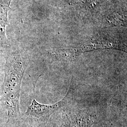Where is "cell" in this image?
<instances>
[{
    "label": "cell",
    "mask_w": 127,
    "mask_h": 127,
    "mask_svg": "<svg viewBox=\"0 0 127 127\" xmlns=\"http://www.w3.org/2000/svg\"><path fill=\"white\" fill-rule=\"evenodd\" d=\"M8 50L5 56L4 77L0 98L7 114L5 126L17 127L21 115L19 106L21 85L29 61L18 49L10 47Z\"/></svg>",
    "instance_id": "1"
},
{
    "label": "cell",
    "mask_w": 127,
    "mask_h": 127,
    "mask_svg": "<svg viewBox=\"0 0 127 127\" xmlns=\"http://www.w3.org/2000/svg\"><path fill=\"white\" fill-rule=\"evenodd\" d=\"M33 97L26 112L21 115L17 127H46L51 117L59 109L68 104L72 99L71 85L65 95L58 102L52 104H41L35 99V86Z\"/></svg>",
    "instance_id": "2"
},
{
    "label": "cell",
    "mask_w": 127,
    "mask_h": 127,
    "mask_svg": "<svg viewBox=\"0 0 127 127\" xmlns=\"http://www.w3.org/2000/svg\"><path fill=\"white\" fill-rule=\"evenodd\" d=\"M71 103L53 114L46 127H91L99 121L94 110Z\"/></svg>",
    "instance_id": "3"
},
{
    "label": "cell",
    "mask_w": 127,
    "mask_h": 127,
    "mask_svg": "<svg viewBox=\"0 0 127 127\" xmlns=\"http://www.w3.org/2000/svg\"><path fill=\"white\" fill-rule=\"evenodd\" d=\"M104 49H116L125 51L126 47L121 44L118 41L98 38L75 47L53 50L50 52V54L59 59L69 60L76 59L85 52Z\"/></svg>",
    "instance_id": "4"
},
{
    "label": "cell",
    "mask_w": 127,
    "mask_h": 127,
    "mask_svg": "<svg viewBox=\"0 0 127 127\" xmlns=\"http://www.w3.org/2000/svg\"><path fill=\"white\" fill-rule=\"evenodd\" d=\"M12 0H0V40L3 45H9L6 34V27L9 25L8 13Z\"/></svg>",
    "instance_id": "5"
},
{
    "label": "cell",
    "mask_w": 127,
    "mask_h": 127,
    "mask_svg": "<svg viewBox=\"0 0 127 127\" xmlns=\"http://www.w3.org/2000/svg\"><path fill=\"white\" fill-rule=\"evenodd\" d=\"M91 127H127L126 125L123 126L120 123L113 121H101L99 120L95 123Z\"/></svg>",
    "instance_id": "6"
},
{
    "label": "cell",
    "mask_w": 127,
    "mask_h": 127,
    "mask_svg": "<svg viewBox=\"0 0 127 127\" xmlns=\"http://www.w3.org/2000/svg\"><path fill=\"white\" fill-rule=\"evenodd\" d=\"M4 113H5V110L1 103V101L0 98V127H3L2 126V124L3 123L2 121L3 119V115Z\"/></svg>",
    "instance_id": "7"
}]
</instances>
